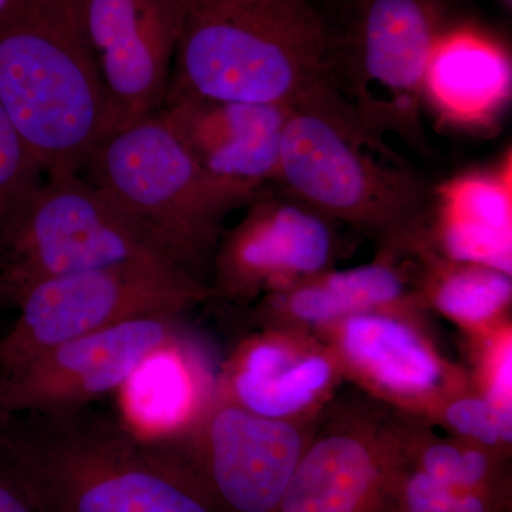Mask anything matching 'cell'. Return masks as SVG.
<instances>
[{"label":"cell","instance_id":"1","mask_svg":"<svg viewBox=\"0 0 512 512\" xmlns=\"http://www.w3.org/2000/svg\"><path fill=\"white\" fill-rule=\"evenodd\" d=\"M184 25L165 100L269 104L332 121L360 144L400 163L367 133L336 92L322 19L311 0H181Z\"/></svg>","mask_w":512,"mask_h":512},{"label":"cell","instance_id":"2","mask_svg":"<svg viewBox=\"0 0 512 512\" xmlns=\"http://www.w3.org/2000/svg\"><path fill=\"white\" fill-rule=\"evenodd\" d=\"M0 458L39 512H220L174 447L94 404L0 414Z\"/></svg>","mask_w":512,"mask_h":512},{"label":"cell","instance_id":"3","mask_svg":"<svg viewBox=\"0 0 512 512\" xmlns=\"http://www.w3.org/2000/svg\"><path fill=\"white\" fill-rule=\"evenodd\" d=\"M0 103L45 175L80 174L104 138L84 0H12L0 20Z\"/></svg>","mask_w":512,"mask_h":512},{"label":"cell","instance_id":"4","mask_svg":"<svg viewBox=\"0 0 512 512\" xmlns=\"http://www.w3.org/2000/svg\"><path fill=\"white\" fill-rule=\"evenodd\" d=\"M83 171L89 183L197 281L224 218L248 207L266 188L205 170L158 111L104 137Z\"/></svg>","mask_w":512,"mask_h":512},{"label":"cell","instance_id":"5","mask_svg":"<svg viewBox=\"0 0 512 512\" xmlns=\"http://www.w3.org/2000/svg\"><path fill=\"white\" fill-rule=\"evenodd\" d=\"M322 19L336 92L367 133L429 151L423 80L434 46L457 22L454 0H311Z\"/></svg>","mask_w":512,"mask_h":512},{"label":"cell","instance_id":"6","mask_svg":"<svg viewBox=\"0 0 512 512\" xmlns=\"http://www.w3.org/2000/svg\"><path fill=\"white\" fill-rule=\"evenodd\" d=\"M134 262L175 265L82 174L46 175L0 225L8 305L40 282Z\"/></svg>","mask_w":512,"mask_h":512},{"label":"cell","instance_id":"7","mask_svg":"<svg viewBox=\"0 0 512 512\" xmlns=\"http://www.w3.org/2000/svg\"><path fill=\"white\" fill-rule=\"evenodd\" d=\"M207 295L178 266L147 262L40 282L20 296L18 319L0 338V379L70 340L140 316L180 313Z\"/></svg>","mask_w":512,"mask_h":512},{"label":"cell","instance_id":"8","mask_svg":"<svg viewBox=\"0 0 512 512\" xmlns=\"http://www.w3.org/2000/svg\"><path fill=\"white\" fill-rule=\"evenodd\" d=\"M372 153L332 121L292 111L272 187L329 218L379 229L406 227L427 210L433 188L409 164Z\"/></svg>","mask_w":512,"mask_h":512},{"label":"cell","instance_id":"9","mask_svg":"<svg viewBox=\"0 0 512 512\" xmlns=\"http://www.w3.org/2000/svg\"><path fill=\"white\" fill-rule=\"evenodd\" d=\"M177 318L140 316L46 350L0 379V414L79 409L119 392L147 356L180 342Z\"/></svg>","mask_w":512,"mask_h":512},{"label":"cell","instance_id":"10","mask_svg":"<svg viewBox=\"0 0 512 512\" xmlns=\"http://www.w3.org/2000/svg\"><path fill=\"white\" fill-rule=\"evenodd\" d=\"M103 89L104 137L163 106L184 25L181 0H84Z\"/></svg>","mask_w":512,"mask_h":512},{"label":"cell","instance_id":"11","mask_svg":"<svg viewBox=\"0 0 512 512\" xmlns=\"http://www.w3.org/2000/svg\"><path fill=\"white\" fill-rule=\"evenodd\" d=\"M194 470L220 512H276L301 461L289 424L242 407H220L202 436L163 439Z\"/></svg>","mask_w":512,"mask_h":512},{"label":"cell","instance_id":"12","mask_svg":"<svg viewBox=\"0 0 512 512\" xmlns=\"http://www.w3.org/2000/svg\"><path fill=\"white\" fill-rule=\"evenodd\" d=\"M218 254V282L229 293L262 282L319 274L335 249L330 220L291 194L266 187Z\"/></svg>","mask_w":512,"mask_h":512},{"label":"cell","instance_id":"13","mask_svg":"<svg viewBox=\"0 0 512 512\" xmlns=\"http://www.w3.org/2000/svg\"><path fill=\"white\" fill-rule=\"evenodd\" d=\"M293 110L269 104L177 97L158 113L201 167L269 187L278 177L282 138Z\"/></svg>","mask_w":512,"mask_h":512},{"label":"cell","instance_id":"14","mask_svg":"<svg viewBox=\"0 0 512 512\" xmlns=\"http://www.w3.org/2000/svg\"><path fill=\"white\" fill-rule=\"evenodd\" d=\"M507 47L490 33L456 22L434 46L423 80V106L447 126L484 130L511 100Z\"/></svg>","mask_w":512,"mask_h":512},{"label":"cell","instance_id":"15","mask_svg":"<svg viewBox=\"0 0 512 512\" xmlns=\"http://www.w3.org/2000/svg\"><path fill=\"white\" fill-rule=\"evenodd\" d=\"M377 478L375 458L362 443L330 437L301 458L276 512H366Z\"/></svg>","mask_w":512,"mask_h":512},{"label":"cell","instance_id":"16","mask_svg":"<svg viewBox=\"0 0 512 512\" xmlns=\"http://www.w3.org/2000/svg\"><path fill=\"white\" fill-rule=\"evenodd\" d=\"M117 416L147 440L180 433L194 419V377L181 343L151 353L121 386Z\"/></svg>","mask_w":512,"mask_h":512},{"label":"cell","instance_id":"17","mask_svg":"<svg viewBox=\"0 0 512 512\" xmlns=\"http://www.w3.org/2000/svg\"><path fill=\"white\" fill-rule=\"evenodd\" d=\"M349 355L386 386L417 392L433 386L439 367L416 336L393 320L360 316L346 326Z\"/></svg>","mask_w":512,"mask_h":512},{"label":"cell","instance_id":"18","mask_svg":"<svg viewBox=\"0 0 512 512\" xmlns=\"http://www.w3.org/2000/svg\"><path fill=\"white\" fill-rule=\"evenodd\" d=\"M441 221L511 235V151L495 167L467 171L433 188Z\"/></svg>","mask_w":512,"mask_h":512},{"label":"cell","instance_id":"19","mask_svg":"<svg viewBox=\"0 0 512 512\" xmlns=\"http://www.w3.org/2000/svg\"><path fill=\"white\" fill-rule=\"evenodd\" d=\"M329 377V366L319 357L289 367L278 375L256 377L239 372L234 380L235 394L242 409L266 417L286 416L306 406Z\"/></svg>","mask_w":512,"mask_h":512},{"label":"cell","instance_id":"20","mask_svg":"<svg viewBox=\"0 0 512 512\" xmlns=\"http://www.w3.org/2000/svg\"><path fill=\"white\" fill-rule=\"evenodd\" d=\"M511 291L510 275L474 265L448 271L437 285L436 301L454 318L480 322L500 311L510 301Z\"/></svg>","mask_w":512,"mask_h":512},{"label":"cell","instance_id":"21","mask_svg":"<svg viewBox=\"0 0 512 512\" xmlns=\"http://www.w3.org/2000/svg\"><path fill=\"white\" fill-rule=\"evenodd\" d=\"M42 168L0 103V225L43 180Z\"/></svg>","mask_w":512,"mask_h":512},{"label":"cell","instance_id":"22","mask_svg":"<svg viewBox=\"0 0 512 512\" xmlns=\"http://www.w3.org/2000/svg\"><path fill=\"white\" fill-rule=\"evenodd\" d=\"M441 224L444 249L454 261L488 266L511 274V235L454 222Z\"/></svg>","mask_w":512,"mask_h":512},{"label":"cell","instance_id":"23","mask_svg":"<svg viewBox=\"0 0 512 512\" xmlns=\"http://www.w3.org/2000/svg\"><path fill=\"white\" fill-rule=\"evenodd\" d=\"M289 305L298 318L305 320H328L353 311L348 299L330 284L328 278L293 292Z\"/></svg>","mask_w":512,"mask_h":512},{"label":"cell","instance_id":"24","mask_svg":"<svg viewBox=\"0 0 512 512\" xmlns=\"http://www.w3.org/2000/svg\"><path fill=\"white\" fill-rule=\"evenodd\" d=\"M447 419L461 433L490 446L501 439L500 417L488 400H460L448 409Z\"/></svg>","mask_w":512,"mask_h":512},{"label":"cell","instance_id":"25","mask_svg":"<svg viewBox=\"0 0 512 512\" xmlns=\"http://www.w3.org/2000/svg\"><path fill=\"white\" fill-rule=\"evenodd\" d=\"M454 493L424 471L414 474L406 487L407 512H451Z\"/></svg>","mask_w":512,"mask_h":512},{"label":"cell","instance_id":"26","mask_svg":"<svg viewBox=\"0 0 512 512\" xmlns=\"http://www.w3.org/2000/svg\"><path fill=\"white\" fill-rule=\"evenodd\" d=\"M461 453L456 448L437 444L424 454V473L439 483L453 488L460 471Z\"/></svg>","mask_w":512,"mask_h":512},{"label":"cell","instance_id":"27","mask_svg":"<svg viewBox=\"0 0 512 512\" xmlns=\"http://www.w3.org/2000/svg\"><path fill=\"white\" fill-rule=\"evenodd\" d=\"M0 512H39L23 485L0 458Z\"/></svg>","mask_w":512,"mask_h":512},{"label":"cell","instance_id":"28","mask_svg":"<svg viewBox=\"0 0 512 512\" xmlns=\"http://www.w3.org/2000/svg\"><path fill=\"white\" fill-rule=\"evenodd\" d=\"M488 463L480 451L471 450L461 454L460 471H458L457 483L454 487L473 490L483 483L487 476Z\"/></svg>","mask_w":512,"mask_h":512},{"label":"cell","instance_id":"29","mask_svg":"<svg viewBox=\"0 0 512 512\" xmlns=\"http://www.w3.org/2000/svg\"><path fill=\"white\" fill-rule=\"evenodd\" d=\"M451 512H487L485 503L480 495L474 493H466L453 498V508Z\"/></svg>","mask_w":512,"mask_h":512},{"label":"cell","instance_id":"30","mask_svg":"<svg viewBox=\"0 0 512 512\" xmlns=\"http://www.w3.org/2000/svg\"><path fill=\"white\" fill-rule=\"evenodd\" d=\"M10 2L12 0H0V20L5 16L6 10H8Z\"/></svg>","mask_w":512,"mask_h":512},{"label":"cell","instance_id":"31","mask_svg":"<svg viewBox=\"0 0 512 512\" xmlns=\"http://www.w3.org/2000/svg\"><path fill=\"white\" fill-rule=\"evenodd\" d=\"M5 305H8V302H6L5 296H3L2 291H0V311H2Z\"/></svg>","mask_w":512,"mask_h":512},{"label":"cell","instance_id":"32","mask_svg":"<svg viewBox=\"0 0 512 512\" xmlns=\"http://www.w3.org/2000/svg\"><path fill=\"white\" fill-rule=\"evenodd\" d=\"M511 2H512V0H503L505 8L510 9L511 8Z\"/></svg>","mask_w":512,"mask_h":512}]
</instances>
